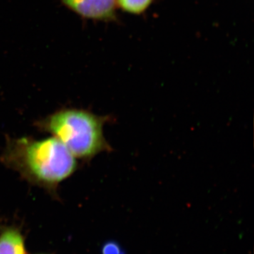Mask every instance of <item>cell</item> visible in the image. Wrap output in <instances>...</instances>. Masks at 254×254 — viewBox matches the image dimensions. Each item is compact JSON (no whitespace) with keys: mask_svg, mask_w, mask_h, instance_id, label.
Returning <instances> with one entry per match:
<instances>
[{"mask_svg":"<svg viewBox=\"0 0 254 254\" xmlns=\"http://www.w3.org/2000/svg\"><path fill=\"white\" fill-rule=\"evenodd\" d=\"M153 0H116L121 9L127 12L139 14L149 7Z\"/></svg>","mask_w":254,"mask_h":254,"instance_id":"5","label":"cell"},{"mask_svg":"<svg viewBox=\"0 0 254 254\" xmlns=\"http://www.w3.org/2000/svg\"><path fill=\"white\" fill-rule=\"evenodd\" d=\"M102 254H127L122 246L115 241H108L102 246Z\"/></svg>","mask_w":254,"mask_h":254,"instance_id":"6","label":"cell"},{"mask_svg":"<svg viewBox=\"0 0 254 254\" xmlns=\"http://www.w3.org/2000/svg\"><path fill=\"white\" fill-rule=\"evenodd\" d=\"M0 254H28L20 227L11 225L0 227Z\"/></svg>","mask_w":254,"mask_h":254,"instance_id":"4","label":"cell"},{"mask_svg":"<svg viewBox=\"0 0 254 254\" xmlns=\"http://www.w3.org/2000/svg\"><path fill=\"white\" fill-rule=\"evenodd\" d=\"M0 163L31 186L38 187L59 200L58 189L76 173L77 160L55 137L6 136Z\"/></svg>","mask_w":254,"mask_h":254,"instance_id":"1","label":"cell"},{"mask_svg":"<svg viewBox=\"0 0 254 254\" xmlns=\"http://www.w3.org/2000/svg\"><path fill=\"white\" fill-rule=\"evenodd\" d=\"M65 6L81 16L109 21L115 17L116 0H61Z\"/></svg>","mask_w":254,"mask_h":254,"instance_id":"3","label":"cell"},{"mask_svg":"<svg viewBox=\"0 0 254 254\" xmlns=\"http://www.w3.org/2000/svg\"><path fill=\"white\" fill-rule=\"evenodd\" d=\"M113 120L91 110L61 108L33 123L38 131L55 137L83 163H90L97 155L113 151L104 135V127Z\"/></svg>","mask_w":254,"mask_h":254,"instance_id":"2","label":"cell"}]
</instances>
